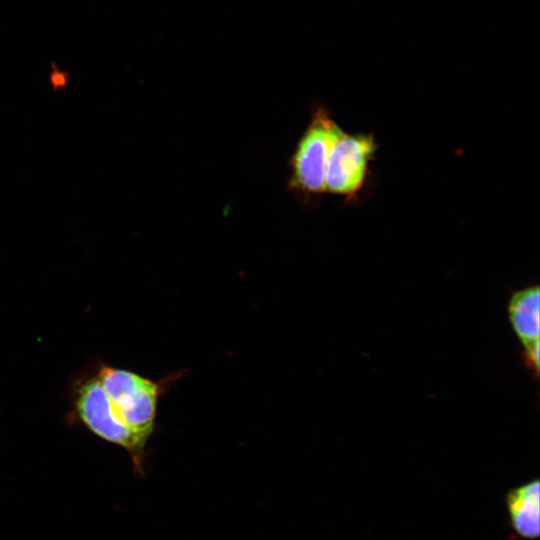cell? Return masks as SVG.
Segmentation results:
<instances>
[{"mask_svg":"<svg viewBox=\"0 0 540 540\" xmlns=\"http://www.w3.org/2000/svg\"><path fill=\"white\" fill-rule=\"evenodd\" d=\"M117 417L132 430L151 436L158 399L175 376L159 382L135 372L101 364L96 373Z\"/></svg>","mask_w":540,"mask_h":540,"instance_id":"2","label":"cell"},{"mask_svg":"<svg viewBox=\"0 0 540 540\" xmlns=\"http://www.w3.org/2000/svg\"><path fill=\"white\" fill-rule=\"evenodd\" d=\"M72 403L75 417L102 440L124 448L130 455L134 476L144 478L150 437L132 430L117 417L96 374L75 382Z\"/></svg>","mask_w":540,"mask_h":540,"instance_id":"1","label":"cell"},{"mask_svg":"<svg viewBox=\"0 0 540 540\" xmlns=\"http://www.w3.org/2000/svg\"><path fill=\"white\" fill-rule=\"evenodd\" d=\"M526 360L536 372L539 369V342L525 348Z\"/></svg>","mask_w":540,"mask_h":540,"instance_id":"7","label":"cell"},{"mask_svg":"<svg viewBox=\"0 0 540 540\" xmlns=\"http://www.w3.org/2000/svg\"><path fill=\"white\" fill-rule=\"evenodd\" d=\"M67 75L65 72L59 69H52L50 71L49 81L53 88L60 89L67 85Z\"/></svg>","mask_w":540,"mask_h":540,"instance_id":"8","label":"cell"},{"mask_svg":"<svg viewBox=\"0 0 540 540\" xmlns=\"http://www.w3.org/2000/svg\"><path fill=\"white\" fill-rule=\"evenodd\" d=\"M344 131L324 106H318L291 159L293 189L318 194L325 191L331 153Z\"/></svg>","mask_w":540,"mask_h":540,"instance_id":"3","label":"cell"},{"mask_svg":"<svg viewBox=\"0 0 540 540\" xmlns=\"http://www.w3.org/2000/svg\"><path fill=\"white\" fill-rule=\"evenodd\" d=\"M539 286H530L513 293L508 304L510 322L525 348L539 342Z\"/></svg>","mask_w":540,"mask_h":540,"instance_id":"6","label":"cell"},{"mask_svg":"<svg viewBox=\"0 0 540 540\" xmlns=\"http://www.w3.org/2000/svg\"><path fill=\"white\" fill-rule=\"evenodd\" d=\"M506 504L515 532L527 539L539 536V481L510 490Z\"/></svg>","mask_w":540,"mask_h":540,"instance_id":"5","label":"cell"},{"mask_svg":"<svg viewBox=\"0 0 540 540\" xmlns=\"http://www.w3.org/2000/svg\"><path fill=\"white\" fill-rule=\"evenodd\" d=\"M376 150L377 143L372 133L344 134L331 153L325 191L355 197L363 187L369 162Z\"/></svg>","mask_w":540,"mask_h":540,"instance_id":"4","label":"cell"}]
</instances>
